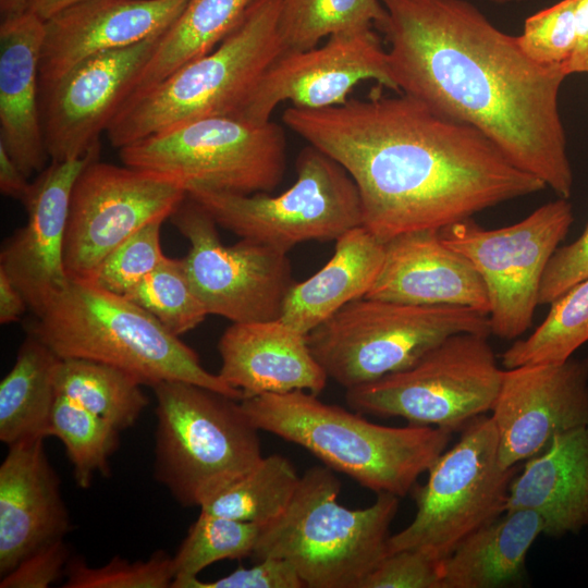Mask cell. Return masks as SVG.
Returning a JSON list of instances; mask_svg holds the SVG:
<instances>
[{"label": "cell", "mask_w": 588, "mask_h": 588, "mask_svg": "<svg viewBox=\"0 0 588 588\" xmlns=\"http://www.w3.org/2000/svg\"><path fill=\"white\" fill-rule=\"evenodd\" d=\"M341 482L327 467L308 468L285 512L261 525L252 553L287 560L308 588H359L388 554L399 497L381 492L364 509L339 502Z\"/></svg>", "instance_id": "cell-5"}, {"label": "cell", "mask_w": 588, "mask_h": 588, "mask_svg": "<svg viewBox=\"0 0 588 588\" xmlns=\"http://www.w3.org/2000/svg\"><path fill=\"white\" fill-rule=\"evenodd\" d=\"M240 404L259 431L304 448L364 488L399 498L445 451L452 433L428 425L375 424L303 390L246 397Z\"/></svg>", "instance_id": "cell-3"}, {"label": "cell", "mask_w": 588, "mask_h": 588, "mask_svg": "<svg viewBox=\"0 0 588 588\" xmlns=\"http://www.w3.org/2000/svg\"><path fill=\"white\" fill-rule=\"evenodd\" d=\"M549 305L543 321L527 338L516 339L502 354L505 369L563 363L588 342V278Z\"/></svg>", "instance_id": "cell-32"}, {"label": "cell", "mask_w": 588, "mask_h": 588, "mask_svg": "<svg viewBox=\"0 0 588 588\" xmlns=\"http://www.w3.org/2000/svg\"><path fill=\"white\" fill-rule=\"evenodd\" d=\"M491 418L506 468L542 451L554 436L588 426V355L505 369Z\"/></svg>", "instance_id": "cell-18"}, {"label": "cell", "mask_w": 588, "mask_h": 588, "mask_svg": "<svg viewBox=\"0 0 588 588\" xmlns=\"http://www.w3.org/2000/svg\"><path fill=\"white\" fill-rule=\"evenodd\" d=\"M510 510L537 513L553 538L588 527V426L554 436L525 461L510 485Z\"/></svg>", "instance_id": "cell-25"}, {"label": "cell", "mask_w": 588, "mask_h": 588, "mask_svg": "<svg viewBox=\"0 0 588 588\" xmlns=\"http://www.w3.org/2000/svg\"><path fill=\"white\" fill-rule=\"evenodd\" d=\"M301 477L280 454L262 456L247 473L200 506V511L260 525L279 518L287 509Z\"/></svg>", "instance_id": "cell-31"}, {"label": "cell", "mask_w": 588, "mask_h": 588, "mask_svg": "<svg viewBox=\"0 0 588 588\" xmlns=\"http://www.w3.org/2000/svg\"><path fill=\"white\" fill-rule=\"evenodd\" d=\"M218 351L219 377L243 399L296 390L318 395L329 379L309 348L307 334L280 318L232 322Z\"/></svg>", "instance_id": "cell-23"}, {"label": "cell", "mask_w": 588, "mask_h": 588, "mask_svg": "<svg viewBox=\"0 0 588 588\" xmlns=\"http://www.w3.org/2000/svg\"><path fill=\"white\" fill-rule=\"evenodd\" d=\"M119 433L105 419L62 395L56 396L48 437L63 443L79 488H89L97 473L109 476L110 457L120 444Z\"/></svg>", "instance_id": "cell-34"}, {"label": "cell", "mask_w": 588, "mask_h": 588, "mask_svg": "<svg viewBox=\"0 0 588 588\" xmlns=\"http://www.w3.org/2000/svg\"><path fill=\"white\" fill-rule=\"evenodd\" d=\"M588 278V223L573 242L560 246L542 277L539 305L551 304L579 281Z\"/></svg>", "instance_id": "cell-42"}, {"label": "cell", "mask_w": 588, "mask_h": 588, "mask_svg": "<svg viewBox=\"0 0 588 588\" xmlns=\"http://www.w3.org/2000/svg\"><path fill=\"white\" fill-rule=\"evenodd\" d=\"M119 157L125 166L171 174L187 189L270 193L285 173L286 139L272 121L215 115L122 147Z\"/></svg>", "instance_id": "cell-12"}, {"label": "cell", "mask_w": 588, "mask_h": 588, "mask_svg": "<svg viewBox=\"0 0 588 588\" xmlns=\"http://www.w3.org/2000/svg\"><path fill=\"white\" fill-rule=\"evenodd\" d=\"M79 0H29L27 10L46 21L53 14Z\"/></svg>", "instance_id": "cell-47"}, {"label": "cell", "mask_w": 588, "mask_h": 588, "mask_svg": "<svg viewBox=\"0 0 588 588\" xmlns=\"http://www.w3.org/2000/svg\"><path fill=\"white\" fill-rule=\"evenodd\" d=\"M399 93L466 123L519 169L568 198L573 171L559 109L567 76L542 65L517 36L495 27L465 0H381Z\"/></svg>", "instance_id": "cell-2"}, {"label": "cell", "mask_w": 588, "mask_h": 588, "mask_svg": "<svg viewBox=\"0 0 588 588\" xmlns=\"http://www.w3.org/2000/svg\"><path fill=\"white\" fill-rule=\"evenodd\" d=\"M28 305L9 275L0 269V323L17 321Z\"/></svg>", "instance_id": "cell-46"}, {"label": "cell", "mask_w": 588, "mask_h": 588, "mask_svg": "<svg viewBox=\"0 0 588 588\" xmlns=\"http://www.w3.org/2000/svg\"><path fill=\"white\" fill-rule=\"evenodd\" d=\"M143 384L130 373L94 360L61 359L56 392L94 415L110 422L119 431L135 425L149 400Z\"/></svg>", "instance_id": "cell-30"}, {"label": "cell", "mask_w": 588, "mask_h": 588, "mask_svg": "<svg viewBox=\"0 0 588 588\" xmlns=\"http://www.w3.org/2000/svg\"><path fill=\"white\" fill-rule=\"evenodd\" d=\"M123 296L152 315L176 336L192 331L208 316L191 284L184 258L166 257Z\"/></svg>", "instance_id": "cell-35"}, {"label": "cell", "mask_w": 588, "mask_h": 588, "mask_svg": "<svg viewBox=\"0 0 588 588\" xmlns=\"http://www.w3.org/2000/svg\"><path fill=\"white\" fill-rule=\"evenodd\" d=\"M29 0H0L1 17H10L25 12Z\"/></svg>", "instance_id": "cell-48"}, {"label": "cell", "mask_w": 588, "mask_h": 588, "mask_svg": "<svg viewBox=\"0 0 588 588\" xmlns=\"http://www.w3.org/2000/svg\"><path fill=\"white\" fill-rule=\"evenodd\" d=\"M27 332L62 359L102 363L143 385L185 381L243 399L218 373L205 369L197 353L152 315L89 279H70Z\"/></svg>", "instance_id": "cell-4"}, {"label": "cell", "mask_w": 588, "mask_h": 588, "mask_svg": "<svg viewBox=\"0 0 588 588\" xmlns=\"http://www.w3.org/2000/svg\"><path fill=\"white\" fill-rule=\"evenodd\" d=\"M490 1L503 4V3L520 2V1H529V0H490Z\"/></svg>", "instance_id": "cell-49"}, {"label": "cell", "mask_w": 588, "mask_h": 588, "mask_svg": "<svg viewBox=\"0 0 588 588\" xmlns=\"http://www.w3.org/2000/svg\"><path fill=\"white\" fill-rule=\"evenodd\" d=\"M32 183L13 161L7 149L0 145V192L22 204L27 198Z\"/></svg>", "instance_id": "cell-45"}, {"label": "cell", "mask_w": 588, "mask_h": 588, "mask_svg": "<svg viewBox=\"0 0 588 588\" xmlns=\"http://www.w3.org/2000/svg\"><path fill=\"white\" fill-rule=\"evenodd\" d=\"M156 395L155 478L182 506H201L261 458L259 430L240 401L185 381Z\"/></svg>", "instance_id": "cell-7"}, {"label": "cell", "mask_w": 588, "mask_h": 588, "mask_svg": "<svg viewBox=\"0 0 588 588\" xmlns=\"http://www.w3.org/2000/svg\"><path fill=\"white\" fill-rule=\"evenodd\" d=\"M573 222L572 204L559 197L511 225L485 229L470 218L439 231L481 277L492 334L516 340L528 330L548 262Z\"/></svg>", "instance_id": "cell-13"}, {"label": "cell", "mask_w": 588, "mask_h": 588, "mask_svg": "<svg viewBox=\"0 0 588 588\" xmlns=\"http://www.w3.org/2000/svg\"><path fill=\"white\" fill-rule=\"evenodd\" d=\"M171 219L191 244L185 268L208 315L232 322L280 318L295 283L286 253L243 238L223 245L216 221L188 196Z\"/></svg>", "instance_id": "cell-15"}, {"label": "cell", "mask_w": 588, "mask_h": 588, "mask_svg": "<svg viewBox=\"0 0 588 588\" xmlns=\"http://www.w3.org/2000/svg\"><path fill=\"white\" fill-rule=\"evenodd\" d=\"M517 39L532 60L565 72L576 41L574 0H561L527 17Z\"/></svg>", "instance_id": "cell-39"}, {"label": "cell", "mask_w": 588, "mask_h": 588, "mask_svg": "<svg viewBox=\"0 0 588 588\" xmlns=\"http://www.w3.org/2000/svg\"><path fill=\"white\" fill-rule=\"evenodd\" d=\"M160 37L93 56L40 91L50 161L81 158L100 147L99 136L132 94Z\"/></svg>", "instance_id": "cell-17"}, {"label": "cell", "mask_w": 588, "mask_h": 588, "mask_svg": "<svg viewBox=\"0 0 588 588\" xmlns=\"http://www.w3.org/2000/svg\"><path fill=\"white\" fill-rule=\"evenodd\" d=\"M418 306H455L489 316L483 281L439 231L397 235L385 243L381 270L365 296Z\"/></svg>", "instance_id": "cell-22"}, {"label": "cell", "mask_w": 588, "mask_h": 588, "mask_svg": "<svg viewBox=\"0 0 588 588\" xmlns=\"http://www.w3.org/2000/svg\"><path fill=\"white\" fill-rule=\"evenodd\" d=\"M540 535L543 522L537 513L505 511L468 535L440 561L442 588H503L522 584L527 554Z\"/></svg>", "instance_id": "cell-27"}, {"label": "cell", "mask_w": 588, "mask_h": 588, "mask_svg": "<svg viewBox=\"0 0 588 588\" xmlns=\"http://www.w3.org/2000/svg\"><path fill=\"white\" fill-rule=\"evenodd\" d=\"M188 0H79L45 21L40 91L82 61L162 35Z\"/></svg>", "instance_id": "cell-20"}, {"label": "cell", "mask_w": 588, "mask_h": 588, "mask_svg": "<svg viewBox=\"0 0 588 588\" xmlns=\"http://www.w3.org/2000/svg\"><path fill=\"white\" fill-rule=\"evenodd\" d=\"M70 549L64 539L50 542L1 576L0 588H47L64 574Z\"/></svg>", "instance_id": "cell-43"}, {"label": "cell", "mask_w": 588, "mask_h": 588, "mask_svg": "<svg viewBox=\"0 0 588 588\" xmlns=\"http://www.w3.org/2000/svg\"><path fill=\"white\" fill-rule=\"evenodd\" d=\"M258 1L188 0L177 20L161 35L131 95L146 90L183 64L211 51Z\"/></svg>", "instance_id": "cell-29"}, {"label": "cell", "mask_w": 588, "mask_h": 588, "mask_svg": "<svg viewBox=\"0 0 588 588\" xmlns=\"http://www.w3.org/2000/svg\"><path fill=\"white\" fill-rule=\"evenodd\" d=\"M100 147L81 158L50 161L32 183L23 203L24 226L15 231L0 252L2 269L39 317L66 287L64 237L71 193L84 168L99 157Z\"/></svg>", "instance_id": "cell-19"}, {"label": "cell", "mask_w": 588, "mask_h": 588, "mask_svg": "<svg viewBox=\"0 0 588 588\" xmlns=\"http://www.w3.org/2000/svg\"><path fill=\"white\" fill-rule=\"evenodd\" d=\"M518 469V465H501L491 416L474 418L460 440L430 466L426 483L413 488L415 516L389 537L388 553L416 550L443 560L468 535L505 512Z\"/></svg>", "instance_id": "cell-9"}, {"label": "cell", "mask_w": 588, "mask_h": 588, "mask_svg": "<svg viewBox=\"0 0 588 588\" xmlns=\"http://www.w3.org/2000/svg\"><path fill=\"white\" fill-rule=\"evenodd\" d=\"M61 359L30 334L22 343L13 367L0 382V440L8 446L48 437Z\"/></svg>", "instance_id": "cell-28"}, {"label": "cell", "mask_w": 588, "mask_h": 588, "mask_svg": "<svg viewBox=\"0 0 588 588\" xmlns=\"http://www.w3.org/2000/svg\"><path fill=\"white\" fill-rule=\"evenodd\" d=\"M45 438L9 445L0 466V574L37 549L64 539L71 527L60 479L48 460Z\"/></svg>", "instance_id": "cell-21"}, {"label": "cell", "mask_w": 588, "mask_h": 588, "mask_svg": "<svg viewBox=\"0 0 588 588\" xmlns=\"http://www.w3.org/2000/svg\"><path fill=\"white\" fill-rule=\"evenodd\" d=\"M280 8L281 0H259L211 51L131 95L106 131L110 144L120 149L191 121L236 114L283 52Z\"/></svg>", "instance_id": "cell-6"}, {"label": "cell", "mask_w": 588, "mask_h": 588, "mask_svg": "<svg viewBox=\"0 0 588 588\" xmlns=\"http://www.w3.org/2000/svg\"><path fill=\"white\" fill-rule=\"evenodd\" d=\"M162 223L152 222L127 237L102 259L89 280L107 291L125 295L167 257L160 243Z\"/></svg>", "instance_id": "cell-38"}, {"label": "cell", "mask_w": 588, "mask_h": 588, "mask_svg": "<svg viewBox=\"0 0 588 588\" xmlns=\"http://www.w3.org/2000/svg\"><path fill=\"white\" fill-rule=\"evenodd\" d=\"M45 21L29 10L1 19L0 145L29 179L46 169L39 61Z\"/></svg>", "instance_id": "cell-24"}, {"label": "cell", "mask_w": 588, "mask_h": 588, "mask_svg": "<svg viewBox=\"0 0 588 588\" xmlns=\"http://www.w3.org/2000/svg\"><path fill=\"white\" fill-rule=\"evenodd\" d=\"M295 567L284 559L266 558L248 568L240 566L211 581L195 577H174L171 588H305Z\"/></svg>", "instance_id": "cell-41"}, {"label": "cell", "mask_w": 588, "mask_h": 588, "mask_svg": "<svg viewBox=\"0 0 588 588\" xmlns=\"http://www.w3.org/2000/svg\"><path fill=\"white\" fill-rule=\"evenodd\" d=\"M62 587L65 588H171L175 577L173 559L158 550L145 561L114 556L101 566H89L83 558H70Z\"/></svg>", "instance_id": "cell-37"}, {"label": "cell", "mask_w": 588, "mask_h": 588, "mask_svg": "<svg viewBox=\"0 0 588 588\" xmlns=\"http://www.w3.org/2000/svg\"><path fill=\"white\" fill-rule=\"evenodd\" d=\"M359 588H442L440 561L416 550L388 553Z\"/></svg>", "instance_id": "cell-40"}, {"label": "cell", "mask_w": 588, "mask_h": 588, "mask_svg": "<svg viewBox=\"0 0 588 588\" xmlns=\"http://www.w3.org/2000/svg\"><path fill=\"white\" fill-rule=\"evenodd\" d=\"M186 197V185L171 174L89 162L71 193L63 249L68 277L89 279L118 245L171 218Z\"/></svg>", "instance_id": "cell-14"}, {"label": "cell", "mask_w": 588, "mask_h": 588, "mask_svg": "<svg viewBox=\"0 0 588 588\" xmlns=\"http://www.w3.org/2000/svg\"><path fill=\"white\" fill-rule=\"evenodd\" d=\"M295 183L278 195L235 194L191 187L187 196L216 223L243 240L283 253L309 242L336 241L362 225V206L350 174L308 145L298 155Z\"/></svg>", "instance_id": "cell-10"}, {"label": "cell", "mask_w": 588, "mask_h": 588, "mask_svg": "<svg viewBox=\"0 0 588 588\" xmlns=\"http://www.w3.org/2000/svg\"><path fill=\"white\" fill-rule=\"evenodd\" d=\"M575 7V48L565 72L588 74V0H574Z\"/></svg>", "instance_id": "cell-44"}, {"label": "cell", "mask_w": 588, "mask_h": 588, "mask_svg": "<svg viewBox=\"0 0 588 588\" xmlns=\"http://www.w3.org/2000/svg\"><path fill=\"white\" fill-rule=\"evenodd\" d=\"M489 335L460 332L409 367L347 389V405L362 414L400 417L450 431L491 412L503 369Z\"/></svg>", "instance_id": "cell-11"}, {"label": "cell", "mask_w": 588, "mask_h": 588, "mask_svg": "<svg viewBox=\"0 0 588 588\" xmlns=\"http://www.w3.org/2000/svg\"><path fill=\"white\" fill-rule=\"evenodd\" d=\"M384 15L381 0H281L282 53L315 48L335 34L371 28Z\"/></svg>", "instance_id": "cell-33"}, {"label": "cell", "mask_w": 588, "mask_h": 588, "mask_svg": "<svg viewBox=\"0 0 588 588\" xmlns=\"http://www.w3.org/2000/svg\"><path fill=\"white\" fill-rule=\"evenodd\" d=\"M282 120L350 174L362 225L383 243L440 231L547 188L477 128L402 93L322 109L290 107Z\"/></svg>", "instance_id": "cell-1"}, {"label": "cell", "mask_w": 588, "mask_h": 588, "mask_svg": "<svg viewBox=\"0 0 588 588\" xmlns=\"http://www.w3.org/2000/svg\"><path fill=\"white\" fill-rule=\"evenodd\" d=\"M260 524L200 511L172 556L175 577H195L212 563L250 558Z\"/></svg>", "instance_id": "cell-36"}, {"label": "cell", "mask_w": 588, "mask_h": 588, "mask_svg": "<svg viewBox=\"0 0 588 588\" xmlns=\"http://www.w3.org/2000/svg\"><path fill=\"white\" fill-rule=\"evenodd\" d=\"M385 243L363 225L335 241L329 261L289 290L280 319L308 334L348 303L366 296L384 259Z\"/></svg>", "instance_id": "cell-26"}, {"label": "cell", "mask_w": 588, "mask_h": 588, "mask_svg": "<svg viewBox=\"0 0 588 588\" xmlns=\"http://www.w3.org/2000/svg\"><path fill=\"white\" fill-rule=\"evenodd\" d=\"M460 332L490 335L489 316L363 297L310 331L307 342L328 378L347 390L409 367Z\"/></svg>", "instance_id": "cell-8"}, {"label": "cell", "mask_w": 588, "mask_h": 588, "mask_svg": "<svg viewBox=\"0 0 588 588\" xmlns=\"http://www.w3.org/2000/svg\"><path fill=\"white\" fill-rule=\"evenodd\" d=\"M364 81H375L400 94L388 51L372 27L332 35L324 45L308 50L282 53L236 115L266 123L285 101L303 109L340 106Z\"/></svg>", "instance_id": "cell-16"}]
</instances>
